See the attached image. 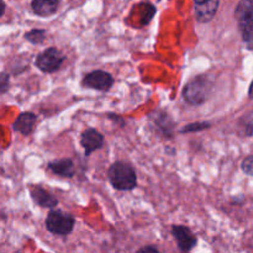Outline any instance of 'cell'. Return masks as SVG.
Listing matches in <instances>:
<instances>
[{
	"label": "cell",
	"mask_w": 253,
	"mask_h": 253,
	"mask_svg": "<svg viewBox=\"0 0 253 253\" xmlns=\"http://www.w3.org/2000/svg\"><path fill=\"white\" fill-rule=\"evenodd\" d=\"M108 179L114 189L128 192L137 185V175L132 166L124 161H116L108 170Z\"/></svg>",
	"instance_id": "cell-1"
},
{
	"label": "cell",
	"mask_w": 253,
	"mask_h": 253,
	"mask_svg": "<svg viewBox=\"0 0 253 253\" xmlns=\"http://www.w3.org/2000/svg\"><path fill=\"white\" fill-rule=\"evenodd\" d=\"M212 85H214V82L209 78L208 74L195 77L185 84L182 91L183 99L189 105H202L209 99L212 91Z\"/></svg>",
	"instance_id": "cell-2"
},
{
	"label": "cell",
	"mask_w": 253,
	"mask_h": 253,
	"mask_svg": "<svg viewBox=\"0 0 253 253\" xmlns=\"http://www.w3.org/2000/svg\"><path fill=\"white\" fill-rule=\"evenodd\" d=\"M76 220L68 212L62 210H52L48 212L46 217V229L51 234L59 235V236H67L73 231Z\"/></svg>",
	"instance_id": "cell-3"
},
{
	"label": "cell",
	"mask_w": 253,
	"mask_h": 253,
	"mask_svg": "<svg viewBox=\"0 0 253 253\" xmlns=\"http://www.w3.org/2000/svg\"><path fill=\"white\" fill-rule=\"evenodd\" d=\"M64 59L66 57L58 48L49 47L37 54L36 59H35V66L43 73H54L61 68Z\"/></svg>",
	"instance_id": "cell-4"
},
{
	"label": "cell",
	"mask_w": 253,
	"mask_h": 253,
	"mask_svg": "<svg viewBox=\"0 0 253 253\" xmlns=\"http://www.w3.org/2000/svg\"><path fill=\"white\" fill-rule=\"evenodd\" d=\"M83 85L99 91H108L114 85V78L110 73L101 69L90 72L83 79Z\"/></svg>",
	"instance_id": "cell-5"
},
{
	"label": "cell",
	"mask_w": 253,
	"mask_h": 253,
	"mask_svg": "<svg viewBox=\"0 0 253 253\" xmlns=\"http://www.w3.org/2000/svg\"><path fill=\"white\" fill-rule=\"evenodd\" d=\"M172 235L182 252H190L198 244V239L189 227L184 225H173Z\"/></svg>",
	"instance_id": "cell-6"
},
{
	"label": "cell",
	"mask_w": 253,
	"mask_h": 253,
	"mask_svg": "<svg viewBox=\"0 0 253 253\" xmlns=\"http://www.w3.org/2000/svg\"><path fill=\"white\" fill-rule=\"evenodd\" d=\"M81 145L84 148V155L89 157L93 152L100 150L104 145L103 133L93 127L84 130L81 135Z\"/></svg>",
	"instance_id": "cell-7"
},
{
	"label": "cell",
	"mask_w": 253,
	"mask_h": 253,
	"mask_svg": "<svg viewBox=\"0 0 253 253\" xmlns=\"http://www.w3.org/2000/svg\"><path fill=\"white\" fill-rule=\"evenodd\" d=\"M150 120L155 125V127L166 137H173L174 132V121L172 120L169 114L163 110H156L150 115Z\"/></svg>",
	"instance_id": "cell-8"
},
{
	"label": "cell",
	"mask_w": 253,
	"mask_h": 253,
	"mask_svg": "<svg viewBox=\"0 0 253 253\" xmlns=\"http://www.w3.org/2000/svg\"><path fill=\"white\" fill-rule=\"evenodd\" d=\"M220 2L216 0H208V1H195L194 2V14L197 21L205 24L214 19L219 9Z\"/></svg>",
	"instance_id": "cell-9"
},
{
	"label": "cell",
	"mask_w": 253,
	"mask_h": 253,
	"mask_svg": "<svg viewBox=\"0 0 253 253\" xmlns=\"http://www.w3.org/2000/svg\"><path fill=\"white\" fill-rule=\"evenodd\" d=\"M30 195H31L32 200L41 208L51 209V208L57 207V204H58V200L41 185H31L30 187Z\"/></svg>",
	"instance_id": "cell-10"
},
{
	"label": "cell",
	"mask_w": 253,
	"mask_h": 253,
	"mask_svg": "<svg viewBox=\"0 0 253 253\" xmlns=\"http://www.w3.org/2000/svg\"><path fill=\"white\" fill-rule=\"evenodd\" d=\"M37 116L35 115L31 111H25V113H21L16 118V120L12 124V128L16 132L22 133V135L27 136L34 131L35 125H36Z\"/></svg>",
	"instance_id": "cell-11"
},
{
	"label": "cell",
	"mask_w": 253,
	"mask_h": 253,
	"mask_svg": "<svg viewBox=\"0 0 253 253\" xmlns=\"http://www.w3.org/2000/svg\"><path fill=\"white\" fill-rule=\"evenodd\" d=\"M48 169L56 175L64 178H72L76 174V167L71 158H62V160H54L48 163Z\"/></svg>",
	"instance_id": "cell-12"
},
{
	"label": "cell",
	"mask_w": 253,
	"mask_h": 253,
	"mask_svg": "<svg viewBox=\"0 0 253 253\" xmlns=\"http://www.w3.org/2000/svg\"><path fill=\"white\" fill-rule=\"evenodd\" d=\"M235 17L240 27L253 25V1L251 0L240 1L235 9Z\"/></svg>",
	"instance_id": "cell-13"
},
{
	"label": "cell",
	"mask_w": 253,
	"mask_h": 253,
	"mask_svg": "<svg viewBox=\"0 0 253 253\" xmlns=\"http://www.w3.org/2000/svg\"><path fill=\"white\" fill-rule=\"evenodd\" d=\"M58 5V0H34L31 1V9L32 12L37 16L48 17L56 14Z\"/></svg>",
	"instance_id": "cell-14"
},
{
	"label": "cell",
	"mask_w": 253,
	"mask_h": 253,
	"mask_svg": "<svg viewBox=\"0 0 253 253\" xmlns=\"http://www.w3.org/2000/svg\"><path fill=\"white\" fill-rule=\"evenodd\" d=\"M46 30L43 29H32L24 35L25 40L32 44H40L46 40Z\"/></svg>",
	"instance_id": "cell-15"
},
{
	"label": "cell",
	"mask_w": 253,
	"mask_h": 253,
	"mask_svg": "<svg viewBox=\"0 0 253 253\" xmlns=\"http://www.w3.org/2000/svg\"><path fill=\"white\" fill-rule=\"evenodd\" d=\"M141 5H142L143 9H141L142 10V11H141L142 17H141L140 20V24L143 26V25H147L148 22L151 21V19L156 15V6L151 4V2H142Z\"/></svg>",
	"instance_id": "cell-16"
},
{
	"label": "cell",
	"mask_w": 253,
	"mask_h": 253,
	"mask_svg": "<svg viewBox=\"0 0 253 253\" xmlns=\"http://www.w3.org/2000/svg\"><path fill=\"white\" fill-rule=\"evenodd\" d=\"M211 124L208 121H199V123H192L189 125H185L179 130L180 133H188V132H198V131H204L209 128Z\"/></svg>",
	"instance_id": "cell-17"
},
{
	"label": "cell",
	"mask_w": 253,
	"mask_h": 253,
	"mask_svg": "<svg viewBox=\"0 0 253 253\" xmlns=\"http://www.w3.org/2000/svg\"><path fill=\"white\" fill-rule=\"evenodd\" d=\"M240 30H241L242 40H244L247 49L253 51V25H250V26H242L240 27Z\"/></svg>",
	"instance_id": "cell-18"
},
{
	"label": "cell",
	"mask_w": 253,
	"mask_h": 253,
	"mask_svg": "<svg viewBox=\"0 0 253 253\" xmlns=\"http://www.w3.org/2000/svg\"><path fill=\"white\" fill-rule=\"evenodd\" d=\"M241 168L244 170V173H246L247 175H252L253 177V155L249 156V157L245 158L241 163Z\"/></svg>",
	"instance_id": "cell-19"
},
{
	"label": "cell",
	"mask_w": 253,
	"mask_h": 253,
	"mask_svg": "<svg viewBox=\"0 0 253 253\" xmlns=\"http://www.w3.org/2000/svg\"><path fill=\"white\" fill-rule=\"evenodd\" d=\"M10 85V77L6 72H2L0 74V89H1V94H5L9 89Z\"/></svg>",
	"instance_id": "cell-20"
},
{
	"label": "cell",
	"mask_w": 253,
	"mask_h": 253,
	"mask_svg": "<svg viewBox=\"0 0 253 253\" xmlns=\"http://www.w3.org/2000/svg\"><path fill=\"white\" fill-rule=\"evenodd\" d=\"M108 118L110 119L111 121H114V123L118 124V125H120V127H124V126L126 125V121L124 120V118H121V116L116 115V114H109Z\"/></svg>",
	"instance_id": "cell-21"
},
{
	"label": "cell",
	"mask_w": 253,
	"mask_h": 253,
	"mask_svg": "<svg viewBox=\"0 0 253 253\" xmlns=\"http://www.w3.org/2000/svg\"><path fill=\"white\" fill-rule=\"evenodd\" d=\"M136 253H161L155 246H145L138 250Z\"/></svg>",
	"instance_id": "cell-22"
},
{
	"label": "cell",
	"mask_w": 253,
	"mask_h": 253,
	"mask_svg": "<svg viewBox=\"0 0 253 253\" xmlns=\"http://www.w3.org/2000/svg\"><path fill=\"white\" fill-rule=\"evenodd\" d=\"M249 96H250V99H252V100H253V82H252V83H251V85H250Z\"/></svg>",
	"instance_id": "cell-23"
},
{
	"label": "cell",
	"mask_w": 253,
	"mask_h": 253,
	"mask_svg": "<svg viewBox=\"0 0 253 253\" xmlns=\"http://www.w3.org/2000/svg\"><path fill=\"white\" fill-rule=\"evenodd\" d=\"M5 2L4 1H1V10H0V16H2V15H4V11H5Z\"/></svg>",
	"instance_id": "cell-24"
}]
</instances>
